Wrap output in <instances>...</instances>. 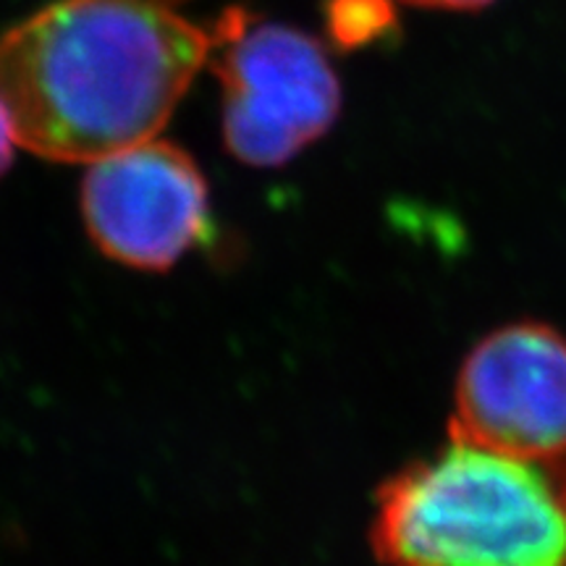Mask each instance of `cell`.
Here are the masks:
<instances>
[{
	"label": "cell",
	"mask_w": 566,
	"mask_h": 566,
	"mask_svg": "<svg viewBox=\"0 0 566 566\" xmlns=\"http://www.w3.org/2000/svg\"><path fill=\"white\" fill-rule=\"evenodd\" d=\"M17 134H13V124H11V116L9 111H6V105L0 103V176L11 168V160H13V147H17Z\"/></svg>",
	"instance_id": "cell-7"
},
{
	"label": "cell",
	"mask_w": 566,
	"mask_h": 566,
	"mask_svg": "<svg viewBox=\"0 0 566 566\" xmlns=\"http://www.w3.org/2000/svg\"><path fill=\"white\" fill-rule=\"evenodd\" d=\"M380 566H566V457H514L449 436L375 491Z\"/></svg>",
	"instance_id": "cell-2"
},
{
	"label": "cell",
	"mask_w": 566,
	"mask_h": 566,
	"mask_svg": "<svg viewBox=\"0 0 566 566\" xmlns=\"http://www.w3.org/2000/svg\"><path fill=\"white\" fill-rule=\"evenodd\" d=\"M449 436L514 457H566V334L514 321L464 354Z\"/></svg>",
	"instance_id": "cell-4"
},
{
	"label": "cell",
	"mask_w": 566,
	"mask_h": 566,
	"mask_svg": "<svg viewBox=\"0 0 566 566\" xmlns=\"http://www.w3.org/2000/svg\"><path fill=\"white\" fill-rule=\"evenodd\" d=\"M401 3L433 11H483L495 0H401Z\"/></svg>",
	"instance_id": "cell-8"
},
{
	"label": "cell",
	"mask_w": 566,
	"mask_h": 566,
	"mask_svg": "<svg viewBox=\"0 0 566 566\" xmlns=\"http://www.w3.org/2000/svg\"><path fill=\"white\" fill-rule=\"evenodd\" d=\"M90 166L82 218L92 244L113 263L166 273L208 233V181L174 142L147 139Z\"/></svg>",
	"instance_id": "cell-5"
},
{
	"label": "cell",
	"mask_w": 566,
	"mask_h": 566,
	"mask_svg": "<svg viewBox=\"0 0 566 566\" xmlns=\"http://www.w3.org/2000/svg\"><path fill=\"white\" fill-rule=\"evenodd\" d=\"M208 66L223 90V142L244 166H286L342 113V82L321 42L239 6L212 24Z\"/></svg>",
	"instance_id": "cell-3"
},
{
	"label": "cell",
	"mask_w": 566,
	"mask_h": 566,
	"mask_svg": "<svg viewBox=\"0 0 566 566\" xmlns=\"http://www.w3.org/2000/svg\"><path fill=\"white\" fill-rule=\"evenodd\" d=\"M208 55L163 0H55L0 34V103L21 147L95 163L155 139Z\"/></svg>",
	"instance_id": "cell-1"
},
{
	"label": "cell",
	"mask_w": 566,
	"mask_h": 566,
	"mask_svg": "<svg viewBox=\"0 0 566 566\" xmlns=\"http://www.w3.org/2000/svg\"><path fill=\"white\" fill-rule=\"evenodd\" d=\"M325 30L338 51H363L399 27L394 0H325Z\"/></svg>",
	"instance_id": "cell-6"
}]
</instances>
